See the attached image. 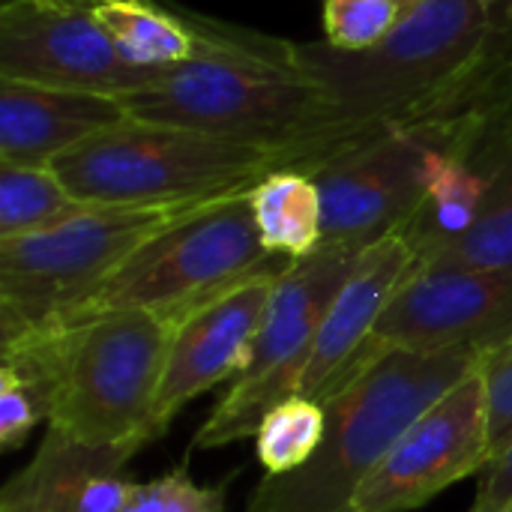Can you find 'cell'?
Returning a JSON list of instances; mask_svg holds the SVG:
<instances>
[{
    "label": "cell",
    "instance_id": "6da1fadb",
    "mask_svg": "<svg viewBox=\"0 0 512 512\" xmlns=\"http://www.w3.org/2000/svg\"><path fill=\"white\" fill-rule=\"evenodd\" d=\"M495 12L498 0H417L387 39L363 51L291 39L297 69L321 96V123L291 168L315 177L339 156L414 126L474 63Z\"/></svg>",
    "mask_w": 512,
    "mask_h": 512
},
{
    "label": "cell",
    "instance_id": "7a4b0ae2",
    "mask_svg": "<svg viewBox=\"0 0 512 512\" xmlns=\"http://www.w3.org/2000/svg\"><path fill=\"white\" fill-rule=\"evenodd\" d=\"M180 9L201 36L195 57L120 96L126 114L270 147L291 168L321 123L318 87L297 69L291 39Z\"/></svg>",
    "mask_w": 512,
    "mask_h": 512
},
{
    "label": "cell",
    "instance_id": "3957f363",
    "mask_svg": "<svg viewBox=\"0 0 512 512\" xmlns=\"http://www.w3.org/2000/svg\"><path fill=\"white\" fill-rule=\"evenodd\" d=\"M171 327L153 312H108L0 342L42 399L48 429L90 447H135L153 438L156 396Z\"/></svg>",
    "mask_w": 512,
    "mask_h": 512
},
{
    "label": "cell",
    "instance_id": "277c9868",
    "mask_svg": "<svg viewBox=\"0 0 512 512\" xmlns=\"http://www.w3.org/2000/svg\"><path fill=\"white\" fill-rule=\"evenodd\" d=\"M492 351H387L324 402L327 432L297 471L267 477L249 512H351L354 495L399 438Z\"/></svg>",
    "mask_w": 512,
    "mask_h": 512
},
{
    "label": "cell",
    "instance_id": "5b68a950",
    "mask_svg": "<svg viewBox=\"0 0 512 512\" xmlns=\"http://www.w3.org/2000/svg\"><path fill=\"white\" fill-rule=\"evenodd\" d=\"M285 267H291V258L270 255L261 246L249 192H240L216 198L180 219L141 246L102 285H96L78 303L48 315L33 330L66 327L108 312L144 309L162 318L174 333L183 321L246 279Z\"/></svg>",
    "mask_w": 512,
    "mask_h": 512
},
{
    "label": "cell",
    "instance_id": "8992f818",
    "mask_svg": "<svg viewBox=\"0 0 512 512\" xmlns=\"http://www.w3.org/2000/svg\"><path fill=\"white\" fill-rule=\"evenodd\" d=\"M51 168L84 204H168L240 195L288 165L270 147L129 117L60 153Z\"/></svg>",
    "mask_w": 512,
    "mask_h": 512
},
{
    "label": "cell",
    "instance_id": "52a82bcc",
    "mask_svg": "<svg viewBox=\"0 0 512 512\" xmlns=\"http://www.w3.org/2000/svg\"><path fill=\"white\" fill-rule=\"evenodd\" d=\"M210 201L90 204L48 231L0 240V342L78 303L141 246Z\"/></svg>",
    "mask_w": 512,
    "mask_h": 512
},
{
    "label": "cell",
    "instance_id": "ba28073f",
    "mask_svg": "<svg viewBox=\"0 0 512 512\" xmlns=\"http://www.w3.org/2000/svg\"><path fill=\"white\" fill-rule=\"evenodd\" d=\"M360 252V246H318L276 279L249 366L195 435L198 450L255 438L267 414L300 393L315 336Z\"/></svg>",
    "mask_w": 512,
    "mask_h": 512
},
{
    "label": "cell",
    "instance_id": "9c48e42d",
    "mask_svg": "<svg viewBox=\"0 0 512 512\" xmlns=\"http://www.w3.org/2000/svg\"><path fill=\"white\" fill-rule=\"evenodd\" d=\"M477 123L393 129L321 168L315 174L321 189V246L366 249L399 231Z\"/></svg>",
    "mask_w": 512,
    "mask_h": 512
},
{
    "label": "cell",
    "instance_id": "30bf717a",
    "mask_svg": "<svg viewBox=\"0 0 512 512\" xmlns=\"http://www.w3.org/2000/svg\"><path fill=\"white\" fill-rule=\"evenodd\" d=\"M512 342V267H423L360 348L339 393L387 351H498Z\"/></svg>",
    "mask_w": 512,
    "mask_h": 512
},
{
    "label": "cell",
    "instance_id": "8fae6325",
    "mask_svg": "<svg viewBox=\"0 0 512 512\" xmlns=\"http://www.w3.org/2000/svg\"><path fill=\"white\" fill-rule=\"evenodd\" d=\"M156 72L123 60L93 0H6L0 9V78L120 99Z\"/></svg>",
    "mask_w": 512,
    "mask_h": 512
},
{
    "label": "cell",
    "instance_id": "7c38bea8",
    "mask_svg": "<svg viewBox=\"0 0 512 512\" xmlns=\"http://www.w3.org/2000/svg\"><path fill=\"white\" fill-rule=\"evenodd\" d=\"M492 462L483 366L435 402L354 495L351 512H411Z\"/></svg>",
    "mask_w": 512,
    "mask_h": 512
},
{
    "label": "cell",
    "instance_id": "4fadbf2b",
    "mask_svg": "<svg viewBox=\"0 0 512 512\" xmlns=\"http://www.w3.org/2000/svg\"><path fill=\"white\" fill-rule=\"evenodd\" d=\"M285 270H267L246 279L174 330L153 411V438L165 435L171 420L192 399L222 381H237L243 375L273 285Z\"/></svg>",
    "mask_w": 512,
    "mask_h": 512
},
{
    "label": "cell",
    "instance_id": "5bb4252c",
    "mask_svg": "<svg viewBox=\"0 0 512 512\" xmlns=\"http://www.w3.org/2000/svg\"><path fill=\"white\" fill-rule=\"evenodd\" d=\"M414 264L417 255L402 231H393L360 252L348 282L336 294L315 336L300 396L324 405L339 393L378 318L414 273Z\"/></svg>",
    "mask_w": 512,
    "mask_h": 512
},
{
    "label": "cell",
    "instance_id": "9a60e30c",
    "mask_svg": "<svg viewBox=\"0 0 512 512\" xmlns=\"http://www.w3.org/2000/svg\"><path fill=\"white\" fill-rule=\"evenodd\" d=\"M135 447H90L48 429L30 465L0 492V512H120Z\"/></svg>",
    "mask_w": 512,
    "mask_h": 512
},
{
    "label": "cell",
    "instance_id": "2e32d148",
    "mask_svg": "<svg viewBox=\"0 0 512 512\" xmlns=\"http://www.w3.org/2000/svg\"><path fill=\"white\" fill-rule=\"evenodd\" d=\"M123 120L129 114L117 96L0 78V162L51 165Z\"/></svg>",
    "mask_w": 512,
    "mask_h": 512
},
{
    "label": "cell",
    "instance_id": "e0dca14e",
    "mask_svg": "<svg viewBox=\"0 0 512 512\" xmlns=\"http://www.w3.org/2000/svg\"><path fill=\"white\" fill-rule=\"evenodd\" d=\"M474 144L489 165V189L474 225L426 267H512V105L480 123Z\"/></svg>",
    "mask_w": 512,
    "mask_h": 512
},
{
    "label": "cell",
    "instance_id": "ac0fdd59",
    "mask_svg": "<svg viewBox=\"0 0 512 512\" xmlns=\"http://www.w3.org/2000/svg\"><path fill=\"white\" fill-rule=\"evenodd\" d=\"M93 15L123 60L141 69L177 66L201 45L177 0H93Z\"/></svg>",
    "mask_w": 512,
    "mask_h": 512
},
{
    "label": "cell",
    "instance_id": "d6986e66",
    "mask_svg": "<svg viewBox=\"0 0 512 512\" xmlns=\"http://www.w3.org/2000/svg\"><path fill=\"white\" fill-rule=\"evenodd\" d=\"M249 207L270 255L300 261L321 246V189L315 177L294 168L270 171L249 189Z\"/></svg>",
    "mask_w": 512,
    "mask_h": 512
},
{
    "label": "cell",
    "instance_id": "ffe728a7",
    "mask_svg": "<svg viewBox=\"0 0 512 512\" xmlns=\"http://www.w3.org/2000/svg\"><path fill=\"white\" fill-rule=\"evenodd\" d=\"M87 207L51 165L0 162V240L48 231Z\"/></svg>",
    "mask_w": 512,
    "mask_h": 512
},
{
    "label": "cell",
    "instance_id": "44dd1931",
    "mask_svg": "<svg viewBox=\"0 0 512 512\" xmlns=\"http://www.w3.org/2000/svg\"><path fill=\"white\" fill-rule=\"evenodd\" d=\"M327 432L324 405L309 396H291L276 405L255 435V453L267 477H282L303 468L321 447Z\"/></svg>",
    "mask_w": 512,
    "mask_h": 512
},
{
    "label": "cell",
    "instance_id": "7402d4cb",
    "mask_svg": "<svg viewBox=\"0 0 512 512\" xmlns=\"http://www.w3.org/2000/svg\"><path fill=\"white\" fill-rule=\"evenodd\" d=\"M405 12L396 0H324V39L342 51H363L387 39Z\"/></svg>",
    "mask_w": 512,
    "mask_h": 512
},
{
    "label": "cell",
    "instance_id": "603a6c76",
    "mask_svg": "<svg viewBox=\"0 0 512 512\" xmlns=\"http://www.w3.org/2000/svg\"><path fill=\"white\" fill-rule=\"evenodd\" d=\"M120 512H225V489H204L186 468H177L159 480L135 483Z\"/></svg>",
    "mask_w": 512,
    "mask_h": 512
},
{
    "label": "cell",
    "instance_id": "cb8c5ba5",
    "mask_svg": "<svg viewBox=\"0 0 512 512\" xmlns=\"http://www.w3.org/2000/svg\"><path fill=\"white\" fill-rule=\"evenodd\" d=\"M42 420L45 408L39 393L9 363H0V450H18Z\"/></svg>",
    "mask_w": 512,
    "mask_h": 512
},
{
    "label": "cell",
    "instance_id": "d4e9b609",
    "mask_svg": "<svg viewBox=\"0 0 512 512\" xmlns=\"http://www.w3.org/2000/svg\"><path fill=\"white\" fill-rule=\"evenodd\" d=\"M483 378L489 411V450L495 462L512 444V342L486 357Z\"/></svg>",
    "mask_w": 512,
    "mask_h": 512
},
{
    "label": "cell",
    "instance_id": "484cf974",
    "mask_svg": "<svg viewBox=\"0 0 512 512\" xmlns=\"http://www.w3.org/2000/svg\"><path fill=\"white\" fill-rule=\"evenodd\" d=\"M480 489L471 512H507L512 507V444L480 471Z\"/></svg>",
    "mask_w": 512,
    "mask_h": 512
},
{
    "label": "cell",
    "instance_id": "4316f807",
    "mask_svg": "<svg viewBox=\"0 0 512 512\" xmlns=\"http://www.w3.org/2000/svg\"><path fill=\"white\" fill-rule=\"evenodd\" d=\"M396 3H402V6H405V9H411V6H414V3H417V0H396Z\"/></svg>",
    "mask_w": 512,
    "mask_h": 512
},
{
    "label": "cell",
    "instance_id": "83f0119b",
    "mask_svg": "<svg viewBox=\"0 0 512 512\" xmlns=\"http://www.w3.org/2000/svg\"><path fill=\"white\" fill-rule=\"evenodd\" d=\"M507 512H512V507H510V510H507Z\"/></svg>",
    "mask_w": 512,
    "mask_h": 512
}]
</instances>
